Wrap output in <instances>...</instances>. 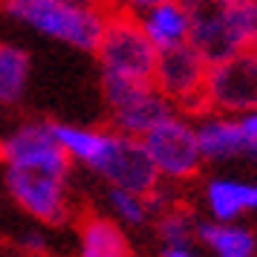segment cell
I'll return each mask as SVG.
<instances>
[{"instance_id": "cell-19", "label": "cell", "mask_w": 257, "mask_h": 257, "mask_svg": "<svg viewBox=\"0 0 257 257\" xmlns=\"http://www.w3.org/2000/svg\"><path fill=\"white\" fill-rule=\"evenodd\" d=\"M159 3H174V0H113V6H118V9H124L130 15H142L145 9H153Z\"/></svg>"}, {"instance_id": "cell-17", "label": "cell", "mask_w": 257, "mask_h": 257, "mask_svg": "<svg viewBox=\"0 0 257 257\" xmlns=\"http://www.w3.org/2000/svg\"><path fill=\"white\" fill-rule=\"evenodd\" d=\"M197 222L199 220L188 208L174 205V208H165L162 214H159L156 231H159V240L165 243V248L194 245V240H197Z\"/></svg>"}, {"instance_id": "cell-1", "label": "cell", "mask_w": 257, "mask_h": 257, "mask_svg": "<svg viewBox=\"0 0 257 257\" xmlns=\"http://www.w3.org/2000/svg\"><path fill=\"white\" fill-rule=\"evenodd\" d=\"M188 12V44L220 61L257 47V0H182Z\"/></svg>"}, {"instance_id": "cell-4", "label": "cell", "mask_w": 257, "mask_h": 257, "mask_svg": "<svg viewBox=\"0 0 257 257\" xmlns=\"http://www.w3.org/2000/svg\"><path fill=\"white\" fill-rule=\"evenodd\" d=\"M257 110V47L211 61L202 87V113L243 116Z\"/></svg>"}, {"instance_id": "cell-20", "label": "cell", "mask_w": 257, "mask_h": 257, "mask_svg": "<svg viewBox=\"0 0 257 257\" xmlns=\"http://www.w3.org/2000/svg\"><path fill=\"white\" fill-rule=\"evenodd\" d=\"M21 245H24L26 251H44L47 248V240L41 234H26L24 240H21Z\"/></svg>"}, {"instance_id": "cell-14", "label": "cell", "mask_w": 257, "mask_h": 257, "mask_svg": "<svg viewBox=\"0 0 257 257\" xmlns=\"http://www.w3.org/2000/svg\"><path fill=\"white\" fill-rule=\"evenodd\" d=\"M251 194L254 182L231 179V176H214L205 182V205H208L211 220L217 222H234L251 211Z\"/></svg>"}, {"instance_id": "cell-7", "label": "cell", "mask_w": 257, "mask_h": 257, "mask_svg": "<svg viewBox=\"0 0 257 257\" xmlns=\"http://www.w3.org/2000/svg\"><path fill=\"white\" fill-rule=\"evenodd\" d=\"M142 145L151 156L159 179L165 182H182L199 174L202 153H199L197 130L188 116L171 113L156 127H151L142 136Z\"/></svg>"}, {"instance_id": "cell-5", "label": "cell", "mask_w": 257, "mask_h": 257, "mask_svg": "<svg viewBox=\"0 0 257 257\" xmlns=\"http://www.w3.org/2000/svg\"><path fill=\"white\" fill-rule=\"evenodd\" d=\"M87 168L93 174H98L104 182H110V188L133 191V194H142V197H151L156 185L162 182L142 139L124 136L118 130H101L98 151H95V156L90 159Z\"/></svg>"}, {"instance_id": "cell-2", "label": "cell", "mask_w": 257, "mask_h": 257, "mask_svg": "<svg viewBox=\"0 0 257 257\" xmlns=\"http://www.w3.org/2000/svg\"><path fill=\"white\" fill-rule=\"evenodd\" d=\"M0 12L38 35L81 52H95L110 9L72 6L67 0H0Z\"/></svg>"}, {"instance_id": "cell-12", "label": "cell", "mask_w": 257, "mask_h": 257, "mask_svg": "<svg viewBox=\"0 0 257 257\" xmlns=\"http://www.w3.org/2000/svg\"><path fill=\"white\" fill-rule=\"evenodd\" d=\"M142 32L148 35V41L153 44L156 52L171 47H179L188 41V12L182 6V0L174 3H159L153 9H145L142 15H136Z\"/></svg>"}, {"instance_id": "cell-9", "label": "cell", "mask_w": 257, "mask_h": 257, "mask_svg": "<svg viewBox=\"0 0 257 257\" xmlns=\"http://www.w3.org/2000/svg\"><path fill=\"white\" fill-rule=\"evenodd\" d=\"M70 176L32 171V168H6V188L21 208L38 222L55 225L70 214Z\"/></svg>"}, {"instance_id": "cell-15", "label": "cell", "mask_w": 257, "mask_h": 257, "mask_svg": "<svg viewBox=\"0 0 257 257\" xmlns=\"http://www.w3.org/2000/svg\"><path fill=\"white\" fill-rule=\"evenodd\" d=\"M197 240L208 248L214 257H254L257 240L254 234L237 225V222H217V220H199L197 222Z\"/></svg>"}, {"instance_id": "cell-6", "label": "cell", "mask_w": 257, "mask_h": 257, "mask_svg": "<svg viewBox=\"0 0 257 257\" xmlns=\"http://www.w3.org/2000/svg\"><path fill=\"white\" fill-rule=\"evenodd\" d=\"M101 93L110 107V124L124 136L142 139L162 118L176 113L174 104L165 98L151 81H130V78H107L101 75Z\"/></svg>"}, {"instance_id": "cell-11", "label": "cell", "mask_w": 257, "mask_h": 257, "mask_svg": "<svg viewBox=\"0 0 257 257\" xmlns=\"http://www.w3.org/2000/svg\"><path fill=\"white\" fill-rule=\"evenodd\" d=\"M199 142V153L202 162H234V159H245V162L257 165V148L251 139L245 136L240 127L237 116H202L194 121Z\"/></svg>"}, {"instance_id": "cell-3", "label": "cell", "mask_w": 257, "mask_h": 257, "mask_svg": "<svg viewBox=\"0 0 257 257\" xmlns=\"http://www.w3.org/2000/svg\"><path fill=\"white\" fill-rule=\"evenodd\" d=\"M101 75L107 78H130V81H151L156 49L142 32L136 15L113 6L107 12L104 32L95 47Z\"/></svg>"}, {"instance_id": "cell-13", "label": "cell", "mask_w": 257, "mask_h": 257, "mask_svg": "<svg viewBox=\"0 0 257 257\" xmlns=\"http://www.w3.org/2000/svg\"><path fill=\"white\" fill-rule=\"evenodd\" d=\"M75 257H133L127 234L110 217L93 214L84 217L78 231V254Z\"/></svg>"}, {"instance_id": "cell-21", "label": "cell", "mask_w": 257, "mask_h": 257, "mask_svg": "<svg viewBox=\"0 0 257 257\" xmlns=\"http://www.w3.org/2000/svg\"><path fill=\"white\" fill-rule=\"evenodd\" d=\"M72 6H87V9H113V0H67Z\"/></svg>"}, {"instance_id": "cell-10", "label": "cell", "mask_w": 257, "mask_h": 257, "mask_svg": "<svg viewBox=\"0 0 257 257\" xmlns=\"http://www.w3.org/2000/svg\"><path fill=\"white\" fill-rule=\"evenodd\" d=\"M0 162L3 168H32V171H49L61 176H70L72 168L49 124H21L9 136H3Z\"/></svg>"}, {"instance_id": "cell-8", "label": "cell", "mask_w": 257, "mask_h": 257, "mask_svg": "<svg viewBox=\"0 0 257 257\" xmlns=\"http://www.w3.org/2000/svg\"><path fill=\"white\" fill-rule=\"evenodd\" d=\"M208 61L194 44L156 52L151 84L171 101L174 107H182L185 113H202V87H205Z\"/></svg>"}, {"instance_id": "cell-22", "label": "cell", "mask_w": 257, "mask_h": 257, "mask_svg": "<svg viewBox=\"0 0 257 257\" xmlns=\"http://www.w3.org/2000/svg\"><path fill=\"white\" fill-rule=\"evenodd\" d=\"M165 257H202V254H197L191 245H176V248H165Z\"/></svg>"}, {"instance_id": "cell-23", "label": "cell", "mask_w": 257, "mask_h": 257, "mask_svg": "<svg viewBox=\"0 0 257 257\" xmlns=\"http://www.w3.org/2000/svg\"><path fill=\"white\" fill-rule=\"evenodd\" d=\"M251 211H257V182H254V194H251Z\"/></svg>"}, {"instance_id": "cell-18", "label": "cell", "mask_w": 257, "mask_h": 257, "mask_svg": "<svg viewBox=\"0 0 257 257\" xmlns=\"http://www.w3.org/2000/svg\"><path fill=\"white\" fill-rule=\"evenodd\" d=\"M107 199H110L113 217H116L118 222H127V225H142V222H148V217L153 214L148 197L133 194V191L110 188V191H107Z\"/></svg>"}, {"instance_id": "cell-16", "label": "cell", "mask_w": 257, "mask_h": 257, "mask_svg": "<svg viewBox=\"0 0 257 257\" xmlns=\"http://www.w3.org/2000/svg\"><path fill=\"white\" fill-rule=\"evenodd\" d=\"M29 55L15 44H0V104H18L29 84Z\"/></svg>"}]
</instances>
